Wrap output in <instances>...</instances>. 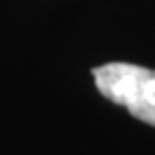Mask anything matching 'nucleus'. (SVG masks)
<instances>
[{"mask_svg": "<svg viewBox=\"0 0 155 155\" xmlns=\"http://www.w3.org/2000/svg\"><path fill=\"white\" fill-rule=\"evenodd\" d=\"M95 86L106 99L123 106L138 121L155 127V71L131 63H108L93 69Z\"/></svg>", "mask_w": 155, "mask_h": 155, "instance_id": "nucleus-1", "label": "nucleus"}]
</instances>
